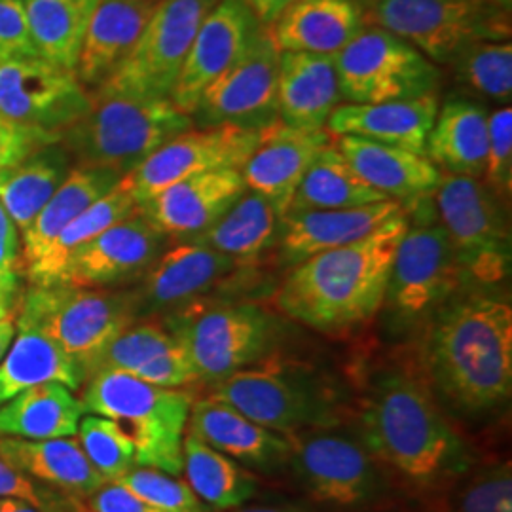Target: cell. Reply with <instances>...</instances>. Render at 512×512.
<instances>
[{
  "instance_id": "cell-40",
  "label": "cell",
  "mask_w": 512,
  "mask_h": 512,
  "mask_svg": "<svg viewBox=\"0 0 512 512\" xmlns=\"http://www.w3.org/2000/svg\"><path fill=\"white\" fill-rule=\"evenodd\" d=\"M384 200H387L384 194L361 179L336 143H330L311 162L310 169L294 194L289 211L349 209Z\"/></svg>"
},
{
  "instance_id": "cell-35",
  "label": "cell",
  "mask_w": 512,
  "mask_h": 512,
  "mask_svg": "<svg viewBox=\"0 0 512 512\" xmlns=\"http://www.w3.org/2000/svg\"><path fill=\"white\" fill-rule=\"evenodd\" d=\"M18 330L16 342L0 361V404L35 385L57 382L73 391L84 385L86 370L52 338L31 327Z\"/></svg>"
},
{
  "instance_id": "cell-17",
  "label": "cell",
  "mask_w": 512,
  "mask_h": 512,
  "mask_svg": "<svg viewBox=\"0 0 512 512\" xmlns=\"http://www.w3.org/2000/svg\"><path fill=\"white\" fill-rule=\"evenodd\" d=\"M279 55L268 29L226 73L207 86L192 116L200 128H268L279 120Z\"/></svg>"
},
{
  "instance_id": "cell-49",
  "label": "cell",
  "mask_w": 512,
  "mask_h": 512,
  "mask_svg": "<svg viewBox=\"0 0 512 512\" xmlns=\"http://www.w3.org/2000/svg\"><path fill=\"white\" fill-rule=\"evenodd\" d=\"M37 55L23 0H0V59Z\"/></svg>"
},
{
  "instance_id": "cell-5",
  "label": "cell",
  "mask_w": 512,
  "mask_h": 512,
  "mask_svg": "<svg viewBox=\"0 0 512 512\" xmlns=\"http://www.w3.org/2000/svg\"><path fill=\"white\" fill-rule=\"evenodd\" d=\"M192 126V116L177 109L171 99L97 90L90 95L88 110L63 131L59 143L80 165L109 167L124 177Z\"/></svg>"
},
{
  "instance_id": "cell-23",
  "label": "cell",
  "mask_w": 512,
  "mask_h": 512,
  "mask_svg": "<svg viewBox=\"0 0 512 512\" xmlns=\"http://www.w3.org/2000/svg\"><path fill=\"white\" fill-rule=\"evenodd\" d=\"M247 192L239 169H217L173 184L137 209L165 236L192 239Z\"/></svg>"
},
{
  "instance_id": "cell-28",
  "label": "cell",
  "mask_w": 512,
  "mask_h": 512,
  "mask_svg": "<svg viewBox=\"0 0 512 512\" xmlns=\"http://www.w3.org/2000/svg\"><path fill=\"white\" fill-rule=\"evenodd\" d=\"M366 23L363 0H296L268 33L279 52L336 55Z\"/></svg>"
},
{
  "instance_id": "cell-57",
  "label": "cell",
  "mask_w": 512,
  "mask_h": 512,
  "mask_svg": "<svg viewBox=\"0 0 512 512\" xmlns=\"http://www.w3.org/2000/svg\"><path fill=\"white\" fill-rule=\"evenodd\" d=\"M156 2H160V0H156Z\"/></svg>"
},
{
  "instance_id": "cell-15",
  "label": "cell",
  "mask_w": 512,
  "mask_h": 512,
  "mask_svg": "<svg viewBox=\"0 0 512 512\" xmlns=\"http://www.w3.org/2000/svg\"><path fill=\"white\" fill-rule=\"evenodd\" d=\"M258 141L260 131L255 129H188L154 150L147 160L126 173L120 184L139 207L188 177L217 169H239L255 152Z\"/></svg>"
},
{
  "instance_id": "cell-56",
  "label": "cell",
  "mask_w": 512,
  "mask_h": 512,
  "mask_svg": "<svg viewBox=\"0 0 512 512\" xmlns=\"http://www.w3.org/2000/svg\"><path fill=\"white\" fill-rule=\"evenodd\" d=\"M490 2H494V4H499V6H503V8H507V10H511L512 0H490Z\"/></svg>"
},
{
  "instance_id": "cell-36",
  "label": "cell",
  "mask_w": 512,
  "mask_h": 512,
  "mask_svg": "<svg viewBox=\"0 0 512 512\" xmlns=\"http://www.w3.org/2000/svg\"><path fill=\"white\" fill-rule=\"evenodd\" d=\"M183 473L186 484L211 511L238 509L258 494L255 473L188 431L183 440Z\"/></svg>"
},
{
  "instance_id": "cell-34",
  "label": "cell",
  "mask_w": 512,
  "mask_h": 512,
  "mask_svg": "<svg viewBox=\"0 0 512 512\" xmlns=\"http://www.w3.org/2000/svg\"><path fill=\"white\" fill-rule=\"evenodd\" d=\"M283 215L264 196L247 190L215 224L188 241L232 256L243 266H253L281 238Z\"/></svg>"
},
{
  "instance_id": "cell-47",
  "label": "cell",
  "mask_w": 512,
  "mask_h": 512,
  "mask_svg": "<svg viewBox=\"0 0 512 512\" xmlns=\"http://www.w3.org/2000/svg\"><path fill=\"white\" fill-rule=\"evenodd\" d=\"M21 251L16 224L0 205V308L16 310L18 306Z\"/></svg>"
},
{
  "instance_id": "cell-6",
  "label": "cell",
  "mask_w": 512,
  "mask_h": 512,
  "mask_svg": "<svg viewBox=\"0 0 512 512\" xmlns=\"http://www.w3.org/2000/svg\"><path fill=\"white\" fill-rule=\"evenodd\" d=\"M86 414L118 421L133 444L135 465L183 475V440L194 395L147 384L122 370H95L84 382Z\"/></svg>"
},
{
  "instance_id": "cell-33",
  "label": "cell",
  "mask_w": 512,
  "mask_h": 512,
  "mask_svg": "<svg viewBox=\"0 0 512 512\" xmlns=\"http://www.w3.org/2000/svg\"><path fill=\"white\" fill-rule=\"evenodd\" d=\"M86 414L67 385H35L0 404V437L48 440L74 437Z\"/></svg>"
},
{
  "instance_id": "cell-1",
  "label": "cell",
  "mask_w": 512,
  "mask_h": 512,
  "mask_svg": "<svg viewBox=\"0 0 512 512\" xmlns=\"http://www.w3.org/2000/svg\"><path fill=\"white\" fill-rule=\"evenodd\" d=\"M416 368L450 420L486 423L512 397V306L467 287L420 329Z\"/></svg>"
},
{
  "instance_id": "cell-55",
  "label": "cell",
  "mask_w": 512,
  "mask_h": 512,
  "mask_svg": "<svg viewBox=\"0 0 512 512\" xmlns=\"http://www.w3.org/2000/svg\"><path fill=\"white\" fill-rule=\"evenodd\" d=\"M226 512H304L296 507H283V505H256V507H238Z\"/></svg>"
},
{
  "instance_id": "cell-54",
  "label": "cell",
  "mask_w": 512,
  "mask_h": 512,
  "mask_svg": "<svg viewBox=\"0 0 512 512\" xmlns=\"http://www.w3.org/2000/svg\"><path fill=\"white\" fill-rule=\"evenodd\" d=\"M0 512H42L40 507L19 499V497H0Z\"/></svg>"
},
{
  "instance_id": "cell-21",
  "label": "cell",
  "mask_w": 512,
  "mask_h": 512,
  "mask_svg": "<svg viewBox=\"0 0 512 512\" xmlns=\"http://www.w3.org/2000/svg\"><path fill=\"white\" fill-rule=\"evenodd\" d=\"M186 431L251 473L266 476L287 473L291 454L289 439L211 395L194 399Z\"/></svg>"
},
{
  "instance_id": "cell-16",
  "label": "cell",
  "mask_w": 512,
  "mask_h": 512,
  "mask_svg": "<svg viewBox=\"0 0 512 512\" xmlns=\"http://www.w3.org/2000/svg\"><path fill=\"white\" fill-rule=\"evenodd\" d=\"M90 107L74 71L38 57L0 59V114L27 128L57 135Z\"/></svg>"
},
{
  "instance_id": "cell-11",
  "label": "cell",
  "mask_w": 512,
  "mask_h": 512,
  "mask_svg": "<svg viewBox=\"0 0 512 512\" xmlns=\"http://www.w3.org/2000/svg\"><path fill=\"white\" fill-rule=\"evenodd\" d=\"M473 287L440 224L408 226L393 256L382 308L395 332L420 330L463 289Z\"/></svg>"
},
{
  "instance_id": "cell-7",
  "label": "cell",
  "mask_w": 512,
  "mask_h": 512,
  "mask_svg": "<svg viewBox=\"0 0 512 512\" xmlns=\"http://www.w3.org/2000/svg\"><path fill=\"white\" fill-rule=\"evenodd\" d=\"M209 395L285 437L353 418L342 391L306 366L258 363L211 385Z\"/></svg>"
},
{
  "instance_id": "cell-14",
  "label": "cell",
  "mask_w": 512,
  "mask_h": 512,
  "mask_svg": "<svg viewBox=\"0 0 512 512\" xmlns=\"http://www.w3.org/2000/svg\"><path fill=\"white\" fill-rule=\"evenodd\" d=\"M217 2L160 0L131 52L97 90L171 99L194 37Z\"/></svg>"
},
{
  "instance_id": "cell-27",
  "label": "cell",
  "mask_w": 512,
  "mask_h": 512,
  "mask_svg": "<svg viewBox=\"0 0 512 512\" xmlns=\"http://www.w3.org/2000/svg\"><path fill=\"white\" fill-rule=\"evenodd\" d=\"M342 103L334 55L281 52L277 78L279 122L294 129H327Z\"/></svg>"
},
{
  "instance_id": "cell-29",
  "label": "cell",
  "mask_w": 512,
  "mask_h": 512,
  "mask_svg": "<svg viewBox=\"0 0 512 512\" xmlns=\"http://www.w3.org/2000/svg\"><path fill=\"white\" fill-rule=\"evenodd\" d=\"M156 0H99L74 73L86 86H101L126 59L152 18Z\"/></svg>"
},
{
  "instance_id": "cell-48",
  "label": "cell",
  "mask_w": 512,
  "mask_h": 512,
  "mask_svg": "<svg viewBox=\"0 0 512 512\" xmlns=\"http://www.w3.org/2000/svg\"><path fill=\"white\" fill-rule=\"evenodd\" d=\"M61 139L40 129L27 128L0 114V169L16 165L40 148L59 143Z\"/></svg>"
},
{
  "instance_id": "cell-12",
  "label": "cell",
  "mask_w": 512,
  "mask_h": 512,
  "mask_svg": "<svg viewBox=\"0 0 512 512\" xmlns=\"http://www.w3.org/2000/svg\"><path fill=\"white\" fill-rule=\"evenodd\" d=\"M435 209L473 287L494 289L511 272L505 202L482 179L442 173Z\"/></svg>"
},
{
  "instance_id": "cell-42",
  "label": "cell",
  "mask_w": 512,
  "mask_h": 512,
  "mask_svg": "<svg viewBox=\"0 0 512 512\" xmlns=\"http://www.w3.org/2000/svg\"><path fill=\"white\" fill-rule=\"evenodd\" d=\"M179 342L175 336L165 329L162 323L145 321L133 323L128 329L122 330L105 351L95 361L92 372L95 370H122L128 374H137L148 365L160 361L171 351L179 349Z\"/></svg>"
},
{
  "instance_id": "cell-10",
  "label": "cell",
  "mask_w": 512,
  "mask_h": 512,
  "mask_svg": "<svg viewBox=\"0 0 512 512\" xmlns=\"http://www.w3.org/2000/svg\"><path fill=\"white\" fill-rule=\"evenodd\" d=\"M366 21L450 65L476 42L511 40L509 10L490 0H363Z\"/></svg>"
},
{
  "instance_id": "cell-4",
  "label": "cell",
  "mask_w": 512,
  "mask_h": 512,
  "mask_svg": "<svg viewBox=\"0 0 512 512\" xmlns=\"http://www.w3.org/2000/svg\"><path fill=\"white\" fill-rule=\"evenodd\" d=\"M289 467L311 501L332 512H384L399 488L370 452L353 418L289 435Z\"/></svg>"
},
{
  "instance_id": "cell-41",
  "label": "cell",
  "mask_w": 512,
  "mask_h": 512,
  "mask_svg": "<svg viewBox=\"0 0 512 512\" xmlns=\"http://www.w3.org/2000/svg\"><path fill=\"white\" fill-rule=\"evenodd\" d=\"M450 65H454L459 82L469 90L499 103H511V40L476 42L461 52Z\"/></svg>"
},
{
  "instance_id": "cell-37",
  "label": "cell",
  "mask_w": 512,
  "mask_h": 512,
  "mask_svg": "<svg viewBox=\"0 0 512 512\" xmlns=\"http://www.w3.org/2000/svg\"><path fill=\"white\" fill-rule=\"evenodd\" d=\"M69 152L59 143L0 169V205L23 232L67 179Z\"/></svg>"
},
{
  "instance_id": "cell-32",
  "label": "cell",
  "mask_w": 512,
  "mask_h": 512,
  "mask_svg": "<svg viewBox=\"0 0 512 512\" xmlns=\"http://www.w3.org/2000/svg\"><path fill=\"white\" fill-rule=\"evenodd\" d=\"M0 456L23 475L88 497L107 480L95 471L78 439L27 440L0 437Z\"/></svg>"
},
{
  "instance_id": "cell-26",
  "label": "cell",
  "mask_w": 512,
  "mask_h": 512,
  "mask_svg": "<svg viewBox=\"0 0 512 512\" xmlns=\"http://www.w3.org/2000/svg\"><path fill=\"white\" fill-rule=\"evenodd\" d=\"M439 112L437 93L385 103H346L332 110L330 135H355L389 147L425 154L427 139Z\"/></svg>"
},
{
  "instance_id": "cell-46",
  "label": "cell",
  "mask_w": 512,
  "mask_h": 512,
  "mask_svg": "<svg viewBox=\"0 0 512 512\" xmlns=\"http://www.w3.org/2000/svg\"><path fill=\"white\" fill-rule=\"evenodd\" d=\"M484 184L499 200H509L512 192V109L505 105L488 116V152L482 175Z\"/></svg>"
},
{
  "instance_id": "cell-25",
  "label": "cell",
  "mask_w": 512,
  "mask_h": 512,
  "mask_svg": "<svg viewBox=\"0 0 512 512\" xmlns=\"http://www.w3.org/2000/svg\"><path fill=\"white\" fill-rule=\"evenodd\" d=\"M334 143L361 179L387 200L401 203L404 213L418 211L433 200L442 171L425 154L355 135L336 137Z\"/></svg>"
},
{
  "instance_id": "cell-51",
  "label": "cell",
  "mask_w": 512,
  "mask_h": 512,
  "mask_svg": "<svg viewBox=\"0 0 512 512\" xmlns=\"http://www.w3.org/2000/svg\"><path fill=\"white\" fill-rule=\"evenodd\" d=\"M0 497H19L37 507H42L40 495L35 490L31 478L19 473L18 469H14L2 456H0Z\"/></svg>"
},
{
  "instance_id": "cell-50",
  "label": "cell",
  "mask_w": 512,
  "mask_h": 512,
  "mask_svg": "<svg viewBox=\"0 0 512 512\" xmlns=\"http://www.w3.org/2000/svg\"><path fill=\"white\" fill-rule=\"evenodd\" d=\"M86 509L88 512H164L118 482H105L99 490L88 495Z\"/></svg>"
},
{
  "instance_id": "cell-8",
  "label": "cell",
  "mask_w": 512,
  "mask_h": 512,
  "mask_svg": "<svg viewBox=\"0 0 512 512\" xmlns=\"http://www.w3.org/2000/svg\"><path fill=\"white\" fill-rule=\"evenodd\" d=\"M169 330L194 366L198 382L219 384L243 368L272 355L279 340V321L255 302H194L165 315Z\"/></svg>"
},
{
  "instance_id": "cell-43",
  "label": "cell",
  "mask_w": 512,
  "mask_h": 512,
  "mask_svg": "<svg viewBox=\"0 0 512 512\" xmlns=\"http://www.w3.org/2000/svg\"><path fill=\"white\" fill-rule=\"evenodd\" d=\"M78 442L95 471L116 482L135 467V444L118 421L84 414L78 423Z\"/></svg>"
},
{
  "instance_id": "cell-45",
  "label": "cell",
  "mask_w": 512,
  "mask_h": 512,
  "mask_svg": "<svg viewBox=\"0 0 512 512\" xmlns=\"http://www.w3.org/2000/svg\"><path fill=\"white\" fill-rule=\"evenodd\" d=\"M116 482L160 511L209 512L186 482L154 467L135 465Z\"/></svg>"
},
{
  "instance_id": "cell-44",
  "label": "cell",
  "mask_w": 512,
  "mask_h": 512,
  "mask_svg": "<svg viewBox=\"0 0 512 512\" xmlns=\"http://www.w3.org/2000/svg\"><path fill=\"white\" fill-rule=\"evenodd\" d=\"M446 497L448 512H512L511 461L475 465Z\"/></svg>"
},
{
  "instance_id": "cell-52",
  "label": "cell",
  "mask_w": 512,
  "mask_h": 512,
  "mask_svg": "<svg viewBox=\"0 0 512 512\" xmlns=\"http://www.w3.org/2000/svg\"><path fill=\"white\" fill-rule=\"evenodd\" d=\"M260 21L262 27H272L277 19L281 18V14L293 6L296 0H241Z\"/></svg>"
},
{
  "instance_id": "cell-20",
  "label": "cell",
  "mask_w": 512,
  "mask_h": 512,
  "mask_svg": "<svg viewBox=\"0 0 512 512\" xmlns=\"http://www.w3.org/2000/svg\"><path fill=\"white\" fill-rule=\"evenodd\" d=\"M165 234L137 209L74 253L59 285L109 287L145 274L160 256Z\"/></svg>"
},
{
  "instance_id": "cell-58",
  "label": "cell",
  "mask_w": 512,
  "mask_h": 512,
  "mask_svg": "<svg viewBox=\"0 0 512 512\" xmlns=\"http://www.w3.org/2000/svg\"><path fill=\"white\" fill-rule=\"evenodd\" d=\"M0 310H2V308H0Z\"/></svg>"
},
{
  "instance_id": "cell-13",
  "label": "cell",
  "mask_w": 512,
  "mask_h": 512,
  "mask_svg": "<svg viewBox=\"0 0 512 512\" xmlns=\"http://www.w3.org/2000/svg\"><path fill=\"white\" fill-rule=\"evenodd\" d=\"M342 99L385 103L437 93V65L410 42L376 25L365 29L334 55Z\"/></svg>"
},
{
  "instance_id": "cell-30",
  "label": "cell",
  "mask_w": 512,
  "mask_h": 512,
  "mask_svg": "<svg viewBox=\"0 0 512 512\" xmlns=\"http://www.w3.org/2000/svg\"><path fill=\"white\" fill-rule=\"evenodd\" d=\"M122 175L109 167L78 165L69 171L67 179L54 192V196L40 209L33 222L23 230L21 274L31 270L40 256L52 245L61 230L76 219L86 207L105 196Z\"/></svg>"
},
{
  "instance_id": "cell-24",
  "label": "cell",
  "mask_w": 512,
  "mask_h": 512,
  "mask_svg": "<svg viewBox=\"0 0 512 512\" xmlns=\"http://www.w3.org/2000/svg\"><path fill=\"white\" fill-rule=\"evenodd\" d=\"M403 213V205L393 200L349 209L287 211L277 243L279 255L285 266L293 268L294 264L310 256L366 238L387 220Z\"/></svg>"
},
{
  "instance_id": "cell-39",
  "label": "cell",
  "mask_w": 512,
  "mask_h": 512,
  "mask_svg": "<svg viewBox=\"0 0 512 512\" xmlns=\"http://www.w3.org/2000/svg\"><path fill=\"white\" fill-rule=\"evenodd\" d=\"M133 211H137V203L129 196L128 190L118 183L105 196L86 207L76 219L71 220L52 245L46 249V253L40 256L37 264L25 272V277L35 287H54L59 285L63 270L69 262V258L88 241L97 238L101 232H105L112 224L129 217Z\"/></svg>"
},
{
  "instance_id": "cell-53",
  "label": "cell",
  "mask_w": 512,
  "mask_h": 512,
  "mask_svg": "<svg viewBox=\"0 0 512 512\" xmlns=\"http://www.w3.org/2000/svg\"><path fill=\"white\" fill-rule=\"evenodd\" d=\"M18 330L16 310H0V361L12 346Z\"/></svg>"
},
{
  "instance_id": "cell-9",
  "label": "cell",
  "mask_w": 512,
  "mask_h": 512,
  "mask_svg": "<svg viewBox=\"0 0 512 512\" xmlns=\"http://www.w3.org/2000/svg\"><path fill=\"white\" fill-rule=\"evenodd\" d=\"M16 315L18 327L52 338L82 365L86 376L110 342L137 321L133 294L74 285H33L18 298Z\"/></svg>"
},
{
  "instance_id": "cell-2",
  "label": "cell",
  "mask_w": 512,
  "mask_h": 512,
  "mask_svg": "<svg viewBox=\"0 0 512 512\" xmlns=\"http://www.w3.org/2000/svg\"><path fill=\"white\" fill-rule=\"evenodd\" d=\"M353 423L406 494L446 495L476 465L473 446L435 401L418 368L376 370L353 410Z\"/></svg>"
},
{
  "instance_id": "cell-18",
  "label": "cell",
  "mask_w": 512,
  "mask_h": 512,
  "mask_svg": "<svg viewBox=\"0 0 512 512\" xmlns=\"http://www.w3.org/2000/svg\"><path fill=\"white\" fill-rule=\"evenodd\" d=\"M266 27L241 0H219L194 37L171 93L179 110L192 114L202 93L255 44Z\"/></svg>"
},
{
  "instance_id": "cell-38",
  "label": "cell",
  "mask_w": 512,
  "mask_h": 512,
  "mask_svg": "<svg viewBox=\"0 0 512 512\" xmlns=\"http://www.w3.org/2000/svg\"><path fill=\"white\" fill-rule=\"evenodd\" d=\"M99 0H23L38 57L74 71Z\"/></svg>"
},
{
  "instance_id": "cell-19",
  "label": "cell",
  "mask_w": 512,
  "mask_h": 512,
  "mask_svg": "<svg viewBox=\"0 0 512 512\" xmlns=\"http://www.w3.org/2000/svg\"><path fill=\"white\" fill-rule=\"evenodd\" d=\"M243 266L236 258L222 255L196 241L158 256L148 268L143 283L133 294L135 317H152L156 313H171L188 304L200 302L215 291Z\"/></svg>"
},
{
  "instance_id": "cell-3",
  "label": "cell",
  "mask_w": 512,
  "mask_h": 512,
  "mask_svg": "<svg viewBox=\"0 0 512 512\" xmlns=\"http://www.w3.org/2000/svg\"><path fill=\"white\" fill-rule=\"evenodd\" d=\"M406 213L366 238L294 264L275 293V306L321 334H344L370 323L384 304L393 256L408 230Z\"/></svg>"
},
{
  "instance_id": "cell-31",
  "label": "cell",
  "mask_w": 512,
  "mask_h": 512,
  "mask_svg": "<svg viewBox=\"0 0 512 512\" xmlns=\"http://www.w3.org/2000/svg\"><path fill=\"white\" fill-rule=\"evenodd\" d=\"M488 152V112L467 99L439 107L425 156L450 175L482 179Z\"/></svg>"
},
{
  "instance_id": "cell-22",
  "label": "cell",
  "mask_w": 512,
  "mask_h": 512,
  "mask_svg": "<svg viewBox=\"0 0 512 512\" xmlns=\"http://www.w3.org/2000/svg\"><path fill=\"white\" fill-rule=\"evenodd\" d=\"M330 143H334V137L329 129H294L277 120L260 129L255 152L239 167L245 188L264 196L285 215L311 162Z\"/></svg>"
}]
</instances>
